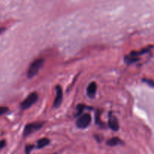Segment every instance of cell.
Returning <instances> with one entry per match:
<instances>
[{"label":"cell","instance_id":"obj_1","mask_svg":"<svg viewBox=\"0 0 154 154\" xmlns=\"http://www.w3.org/2000/svg\"><path fill=\"white\" fill-rule=\"evenodd\" d=\"M153 48V46H148L147 48H144L141 49L139 51H132L129 55L126 56L124 57V61L126 62L127 64H132V63H135V62L140 60L139 57L144 54H147L150 52Z\"/></svg>","mask_w":154,"mask_h":154},{"label":"cell","instance_id":"obj_2","mask_svg":"<svg viewBox=\"0 0 154 154\" xmlns=\"http://www.w3.org/2000/svg\"><path fill=\"white\" fill-rule=\"evenodd\" d=\"M44 65V60L43 59H38V60H34L31 65L29 67L28 71H27V77L28 78H32L34 76H35L39 72L41 69L42 68Z\"/></svg>","mask_w":154,"mask_h":154},{"label":"cell","instance_id":"obj_3","mask_svg":"<svg viewBox=\"0 0 154 154\" xmlns=\"http://www.w3.org/2000/svg\"><path fill=\"white\" fill-rule=\"evenodd\" d=\"M38 99V96L37 93L35 92V93H30L20 103V108L22 110L28 109L37 102Z\"/></svg>","mask_w":154,"mask_h":154},{"label":"cell","instance_id":"obj_4","mask_svg":"<svg viewBox=\"0 0 154 154\" xmlns=\"http://www.w3.org/2000/svg\"><path fill=\"white\" fill-rule=\"evenodd\" d=\"M42 126H43V123H40V122L29 123V124H27L26 126H25V128H24L23 137L26 138V137L29 136V135H31L33 132L39 130L40 129H42Z\"/></svg>","mask_w":154,"mask_h":154},{"label":"cell","instance_id":"obj_5","mask_svg":"<svg viewBox=\"0 0 154 154\" xmlns=\"http://www.w3.org/2000/svg\"><path fill=\"white\" fill-rule=\"evenodd\" d=\"M91 116L89 114H84L77 120V127L79 129H86L91 123Z\"/></svg>","mask_w":154,"mask_h":154},{"label":"cell","instance_id":"obj_6","mask_svg":"<svg viewBox=\"0 0 154 154\" xmlns=\"http://www.w3.org/2000/svg\"><path fill=\"white\" fill-rule=\"evenodd\" d=\"M56 97L55 99H54V105H53V107L54 108H57L60 106L62 102H63V89L60 87V85L56 86Z\"/></svg>","mask_w":154,"mask_h":154},{"label":"cell","instance_id":"obj_7","mask_svg":"<svg viewBox=\"0 0 154 154\" xmlns=\"http://www.w3.org/2000/svg\"><path fill=\"white\" fill-rule=\"evenodd\" d=\"M108 126L113 131H118L120 129L118 120L116 116L111 112H109V114H108Z\"/></svg>","mask_w":154,"mask_h":154},{"label":"cell","instance_id":"obj_8","mask_svg":"<svg viewBox=\"0 0 154 154\" xmlns=\"http://www.w3.org/2000/svg\"><path fill=\"white\" fill-rule=\"evenodd\" d=\"M97 90V84L96 82H92L89 84L87 87V96L90 98L93 99L95 97Z\"/></svg>","mask_w":154,"mask_h":154},{"label":"cell","instance_id":"obj_9","mask_svg":"<svg viewBox=\"0 0 154 154\" xmlns=\"http://www.w3.org/2000/svg\"><path fill=\"white\" fill-rule=\"evenodd\" d=\"M106 144L107 145L111 146V147H114V146L117 145H123V144H124V142H123V141H122L120 138L114 137V138H111V139L108 140Z\"/></svg>","mask_w":154,"mask_h":154},{"label":"cell","instance_id":"obj_10","mask_svg":"<svg viewBox=\"0 0 154 154\" xmlns=\"http://www.w3.org/2000/svg\"><path fill=\"white\" fill-rule=\"evenodd\" d=\"M50 144V140L47 138H42L37 141V147L38 148H43L46 147L47 145Z\"/></svg>","mask_w":154,"mask_h":154},{"label":"cell","instance_id":"obj_11","mask_svg":"<svg viewBox=\"0 0 154 154\" xmlns=\"http://www.w3.org/2000/svg\"><path fill=\"white\" fill-rule=\"evenodd\" d=\"M100 116H101L100 111H99V110H97V111H96V123H97V124L102 126V125H104V123H102V121H101Z\"/></svg>","mask_w":154,"mask_h":154},{"label":"cell","instance_id":"obj_12","mask_svg":"<svg viewBox=\"0 0 154 154\" xmlns=\"http://www.w3.org/2000/svg\"><path fill=\"white\" fill-rule=\"evenodd\" d=\"M142 81L143 82L146 83V84H147V85L150 86V87H154V81L153 80L147 79V78H144V79H142Z\"/></svg>","mask_w":154,"mask_h":154},{"label":"cell","instance_id":"obj_13","mask_svg":"<svg viewBox=\"0 0 154 154\" xmlns=\"http://www.w3.org/2000/svg\"><path fill=\"white\" fill-rule=\"evenodd\" d=\"M84 108H86V106L84 105H78V107H77V109L78 110V113H77V115H80V114H81V113L83 112V111L84 110Z\"/></svg>","mask_w":154,"mask_h":154},{"label":"cell","instance_id":"obj_14","mask_svg":"<svg viewBox=\"0 0 154 154\" xmlns=\"http://www.w3.org/2000/svg\"><path fill=\"white\" fill-rule=\"evenodd\" d=\"M35 147L34 145H31V144H28V145L26 146V148H25V152L26 154H29L31 150H32L33 148Z\"/></svg>","mask_w":154,"mask_h":154},{"label":"cell","instance_id":"obj_15","mask_svg":"<svg viewBox=\"0 0 154 154\" xmlns=\"http://www.w3.org/2000/svg\"><path fill=\"white\" fill-rule=\"evenodd\" d=\"M8 111V108H7V107H0V116L5 114Z\"/></svg>","mask_w":154,"mask_h":154},{"label":"cell","instance_id":"obj_16","mask_svg":"<svg viewBox=\"0 0 154 154\" xmlns=\"http://www.w3.org/2000/svg\"><path fill=\"white\" fill-rule=\"evenodd\" d=\"M5 144H6V141H5V140H2V141H0V150H1L2 148H4Z\"/></svg>","mask_w":154,"mask_h":154},{"label":"cell","instance_id":"obj_17","mask_svg":"<svg viewBox=\"0 0 154 154\" xmlns=\"http://www.w3.org/2000/svg\"><path fill=\"white\" fill-rule=\"evenodd\" d=\"M5 30V27H2V28H0V34L2 33Z\"/></svg>","mask_w":154,"mask_h":154}]
</instances>
